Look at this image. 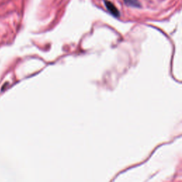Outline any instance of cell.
Masks as SVG:
<instances>
[{
  "instance_id": "cell-1",
  "label": "cell",
  "mask_w": 182,
  "mask_h": 182,
  "mask_svg": "<svg viewBox=\"0 0 182 182\" xmlns=\"http://www.w3.org/2000/svg\"><path fill=\"white\" fill-rule=\"evenodd\" d=\"M105 5H106L107 9L112 14H113V15L115 16H119V11H118V10L116 9V7L113 5L112 4H111V2L106 1L105 2Z\"/></svg>"
}]
</instances>
